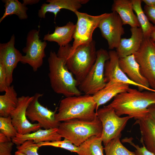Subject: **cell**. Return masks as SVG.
<instances>
[{
    "instance_id": "cell-17",
    "label": "cell",
    "mask_w": 155,
    "mask_h": 155,
    "mask_svg": "<svg viewBox=\"0 0 155 155\" xmlns=\"http://www.w3.org/2000/svg\"><path fill=\"white\" fill-rule=\"evenodd\" d=\"M131 37L121 38L116 52L119 58L134 54L140 49L144 38L141 27H131Z\"/></svg>"
},
{
    "instance_id": "cell-38",
    "label": "cell",
    "mask_w": 155,
    "mask_h": 155,
    "mask_svg": "<svg viewBox=\"0 0 155 155\" xmlns=\"http://www.w3.org/2000/svg\"><path fill=\"white\" fill-rule=\"evenodd\" d=\"M142 1L146 5L150 6H155V0H142Z\"/></svg>"
},
{
    "instance_id": "cell-14",
    "label": "cell",
    "mask_w": 155,
    "mask_h": 155,
    "mask_svg": "<svg viewBox=\"0 0 155 155\" xmlns=\"http://www.w3.org/2000/svg\"><path fill=\"white\" fill-rule=\"evenodd\" d=\"M15 36L13 34L8 42L0 43V64L5 70L9 86L13 81V71L18 63L21 62L23 55L15 47Z\"/></svg>"
},
{
    "instance_id": "cell-34",
    "label": "cell",
    "mask_w": 155,
    "mask_h": 155,
    "mask_svg": "<svg viewBox=\"0 0 155 155\" xmlns=\"http://www.w3.org/2000/svg\"><path fill=\"white\" fill-rule=\"evenodd\" d=\"M9 86L5 70L2 65L0 64V92H5Z\"/></svg>"
},
{
    "instance_id": "cell-9",
    "label": "cell",
    "mask_w": 155,
    "mask_h": 155,
    "mask_svg": "<svg viewBox=\"0 0 155 155\" xmlns=\"http://www.w3.org/2000/svg\"><path fill=\"white\" fill-rule=\"evenodd\" d=\"M39 30L33 29L28 33L26 46L22 51L25 54L23 55L21 62L30 66L33 71H36L42 65L46 57L45 50L47 45L46 41L40 39Z\"/></svg>"
},
{
    "instance_id": "cell-1",
    "label": "cell",
    "mask_w": 155,
    "mask_h": 155,
    "mask_svg": "<svg viewBox=\"0 0 155 155\" xmlns=\"http://www.w3.org/2000/svg\"><path fill=\"white\" fill-rule=\"evenodd\" d=\"M155 104V92L148 90L140 91L129 88L114 97L107 106L113 108L120 117L127 115L135 119L144 117L149 113L148 107Z\"/></svg>"
},
{
    "instance_id": "cell-16",
    "label": "cell",
    "mask_w": 155,
    "mask_h": 155,
    "mask_svg": "<svg viewBox=\"0 0 155 155\" xmlns=\"http://www.w3.org/2000/svg\"><path fill=\"white\" fill-rule=\"evenodd\" d=\"M89 0H47V3H44L38 10V15L40 18H45L47 12L53 13L55 20L57 13L62 9L71 11L74 13L86 4Z\"/></svg>"
},
{
    "instance_id": "cell-2",
    "label": "cell",
    "mask_w": 155,
    "mask_h": 155,
    "mask_svg": "<svg viewBox=\"0 0 155 155\" xmlns=\"http://www.w3.org/2000/svg\"><path fill=\"white\" fill-rule=\"evenodd\" d=\"M69 44L59 47L57 55L64 61L69 71L75 76L79 85L86 76L97 57L96 42L80 45L72 50Z\"/></svg>"
},
{
    "instance_id": "cell-39",
    "label": "cell",
    "mask_w": 155,
    "mask_h": 155,
    "mask_svg": "<svg viewBox=\"0 0 155 155\" xmlns=\"http://www.w3.org/2000/svg\"><path fill=\"white\" fill-rule=\"evenodd\" d=\"M150 38L152 41L155 42V25L154 26Z\"/></svg>"
},
{
    "instance_id": "cell-8",
    "label": "cell",
    "mask_w": 155,
    "mask_h": 155,
    "mask_svg": "<svg viewBox=\"0 0 155 155\" xmlns=\"http://www.w3.org/2000/svg\"><path fill=\"white\" fill-rule=\"evenodd\" d=\"M77 21L73 38L74 39L71 48L75 49L79 46L89 44L93 40L92 34L98 27L101 20L107 15L105 13L97 16H92L87 13L76 11L75 13Z\"/></svg>"
},
{
    "instance_id": "cell-25",
    "label": "cell",
    "mask_w": 155,
    "mask_h": 155,
    "mask_svg": "<svg viewBox=\"0 0 155 155\" xmlns=\"http://www.w3.org/2000/svg\"><path fill=\"white\" fill-rule=\"evenodd\" d=\"M101 135H93L78 147V155H104Z\"/></svg>"
},
{
    "instance_id": "cell-18",
    "label": "cell",
    "mask_w": 155,
    "mask_h": 155,
    "mask_svg": "<svg viewBox=\"0 0 155 155\" xmlns=\"http://www.w3.org/2000/svg\"><path fill=\"white\" fill-rule=\"evenodd\" d=\"M62 138L58 132L57 128L44 129H40L35 131L24 134L18 133L12 140L18 146L28 140H33L35 143L38 144L42 142L61 140Z\"/></svg>"
},
{
    "instance_id": "cell-13",
    "label": "cell",
    "mask_w": 155,
    "mask_h": 155,
    "mask_svg": "<svg viewBox=\"0 0 155 155\" xmlns=\"http://www.w3.org/2000/svg\"><path fill=\"white\" fill-rule=\"evenodd\" d=\"M34 97L22 96L18 97L17 107L10 115L13 124L19 134L31 133L41 128L38 123L30 122L26 115L27 107Z\"/></svg>"
},
{
    "instance_id": "cell-5",
    "label": "cell",
    "mask_w": 155,
    "mask_h": 155,
    "mask_svg": "<svg viewBox=\"0 0 155 155\" xmlns=\"http://www.w3.org/2000/svg\"><path fill=\"white\" fill-rule=\"evenodd\" d=\"M102 126L97 117L90 121L72 119L60 122L58 132L62 137L69 140L77 146L93 135H101Z\"/></svg>"
},
{
    "instance_id": "cell-29",
    "label": "cell",
    "mask_w": 155,
    "mask_h": 155,
    "mask_svg": "<svg viewBox=\"0 0 155 155\" xmlns=\"http://www.w3.org/2000/svg\"><path fill=\"white\" fill-rule=\"evenodd\" d=\"M0 133L10 139L12 140L16 136L18 133L13 124L10 116L0 117Z\"/></svg>"
},
{
    "instance_id": "cell-35",
    "label": "cell",
    "mask_w": 155,
    "mask_h": 155,
    "mask_svg": "<svg viewBox=\"0 0 155 155\" xmlns=\"http://www.w3.org/2000/svg\"><path fill=\"white\" fill-rule=\"evenodd\" d=\"M144 12L150 21L155 25V6H150L145 5Z\"/></svg>"
},
{
    "instance_id": "cell-7",
    "label": "cell",
    "mask_w": 155,
    "mask_h": 155,
    "mask_svg": "<svg viewBox=\"0 0 155 155\" xmlns=\"http://www.w3.org/2000/svg\"><path fill=\"white\" fill-rule=\"evenodd\" d=\"M96 113L102 123L101 137L104 146L111 140L121 137V131L131 118L128 116L120 117L113 108L107 106L98 109Z\"/></svg>"
},
{
    "instance_id": "cell-33",
    "label": "cell",
    "mask_w": 155,
    "mask_h": 155,
    "mask_svg": "<svg viewBox=\"0 0 155 155\" xmlns=\"http://www.w3.org/2000/svg\"><path fill=\"white\" fill-rule=\"evenodd\" d=\"M123 140V142L129 143L135 148V152L137 155H155L148 150L144 145L141 147H140L138 145H135L132 142L131 138H125Z\"/></svg>"
},
{
    "instance_id": "cell-32",
    "label": "cell",
    "mask_w": 155,
    "mask_h": 155,
    "mask_svg": "<svg viewBox=\"0 0 155 155\" xmlns=\"http://www.w3.org/2000/svg\"><path fill=\"white\" fill-rule=\"evenodd\" d=\"M14 144L11 139L0 133V155H12L11 152Z\"/></svg>"
},
{
    "instance_id": "cell-11",
    "label": "cell",
    "mask_w": 155,
    "mask_h": 155,
    "mask_svg": "<svg viewBox=\"0 0 155 155\" xmlns=\"http://www.w3.org/2000/svg\"><path fill=\"white\" fill-rule=\"evenodd\" d=\"M42 96L39 93L34 95L26 110L27 118L32 122H38L41 127L44 129L58 128L60 122H57L55 119L57 110L53 111L42 105L39 99Z\"/></svg>"
},
{
    "instance_id": "cell-12",
    "label": "cell",
    "mask_w": 155,
    "mask_h": 155,
    "mask_svg": "<svg viewBox=\"0 0 155 155\" xmlns=\"http://www.w3.org/2000/svg\"><path fill=\"white\" fill-rule=\"evenodd\" d=\"M123 25L119 15L114 11L108 13L100 21L98 28L102 36L107 40L109 49H116L118 46L125 33Z\"/></svg>"
},
{
    "instance_id": "cell-10",
    "label": "cell",
    "mask_w": 155,
    "mask_h": 155,
    "mask_svg": "<svg viewBox=\"0 0 155 155\" xmlns=\"http://www.w3.org/2000/svg\"><path fill=\"white\" fill-rule=\"evenodd\" d=\"M134 55L142 75L155 90V42L144 37L140 48Z\"/></svg>"
},
{
    "instance_id": "cell-24",
    "label": "cell",
    "mask_w": 155,
    "mask_h": 155,
    "mask_svg": "<svg viewBox=\"0 0 155 155\" xmlns=\"http://www.w3.org/2000/svg\"><path fill=\"white\" fill-rule=\"evenodd\" d=\"M5 92L0 96V117H7L16 108L18 97L13 85L9 86Z\"/></svg>"
},
{
    "instance_id": "cell-37",
    "label": "cell",
    "mask_w": 155,
    "mask_h": 155,
    "mask_svg": "<svg viewBox=\"0 0 155 155\" xmlns=\"http://www.w3.org/2000/svg\"><path fill=\"white\" fill-rule=\"evenodd\" d=\"M40 0H23V3L25 5H32L38 3Z\"/></svg>"
},
{
    "instance_id": "cell-22",
    "label": "cell",
    "mask_w": 155,
    "mask_h": 155,
    "mask_svg": "<svg viewBox=\"0 0 155 155\" xmlns=\"http://www.w3.org/2000/svg\"><path fill=\"white\" fill-rule=\"evenodd\" d=\"M111 10L118 14L123 25H129L131 27H140L137 17L133 11L131 0H114Z\"/></svg>"
},
{
    "instance_id": "cell-6",
    "label": "cell",
    "mask_w": 155,
    "mask_h": 155,
    "mask_svg": "<svg viewBox=\"0 0 155 155\" xmlns=\"http://www.w3.org/2000/svg\"><path fill=\"white\" fill-rule=\"evenodd\" d=\"M109 59L108 52L101 48L97 51L96 61L78 88L85 94L93 95L106 85L104 68L106 62Z\"/></svg>"
},
{
    "instance_id": "cell-30",
    "label": "cell",
    "mask_w": 155,
    "mask_h": 155,
    "mask_svg": "<svg viewBox=\"0 0 155 155\" xmlns=\"http://www.w3.org/2000/svg\"><path fill=\"white\" fill-rule=\"evenodd\" d=\"M37 144L40 147L43 146H51L63 148L76 153L78 150V146L65 139H64L63 140L42 142Z\"/></svg>"
},
{
    "instance_id": "cell-27",
    "label": "cell",
    "mask_w": 155,
    "mask_h": 155,
    "mask_svg": "<svg viewBox=\"0 0 155 155\" xmlns=\"http://www.w3.org/2000/svg\"><path fill=\"white\" fill-rule=\"evenodd\" d=\"M133 10L136 14L144 37L150 38L154 25L150 23L142 9L141 0H131Z\"/></svg>"
},
{
    "instance_id": "cell-20",
    "label": "cell",
    "mask_w": 155,
    "mask_h": 155,
    "mask_svg": "<svg viewBox=\"0 0 155 155\" xmlns=\"http://www.w3.org/2000/svg\"><path fill=\"white\" fill-rule=\"evenodd\" d=\"M141 132L142 142L146 148L155 154V120L149 113L135 119Z\"/></svg>"
},
{
    "instance_id": "cell-28",
    "label": "cell",
    "mask_w": 155,
    "mask_h": 155,
    "mask_svg": "<svg viewBox=\"0 0 155 155\" xmlns=\"http://www.w3.org/2000/svg\"><path fill=\"white\" fill-rule=\"evenodd\" d=\"M120 137L111 140L104 146L105 155H137L135 152L129 150L121 144Z\"/></svg>"
},
{
    "instance_id": "cell-15",
    "label": "cell",
    "mask_w": 155,
    "mask_h": 155,
    "mask_svg": "<svg viewBox=\"0 0 155 155\" xmlns=\"http://www.w3.org/2000/svg\"><path fill=\"white\" fill-rule=\"evenodd\" d=\"M109 59L105 62L104 68V78L106 83L112 81L123 82L137 87L140 91L146 90L155 92L151 88H148L138 84L131 80L122 71L119 65V57L116 51L108 52Z\"/></svg>"
},
{
    "instance_id": "cell-21",
    "label": "cell",
    "mask_w": 155,
    "mask_h": 155,
    "mask_svg": "<svg viewBox=\"0 0 155 155\" xmlns=\"http://www.w3.org/2000/svg\"><path fill=\"white\" fill-rule=\"evenodd\" d=\"M129 85L116 81L107 83L103 88L92 95L96 104V112L100 105L105 104L117 94L127 91L129 88Z\"/></svg>"
},
{
    "instance_id": "cell-31",
    "label": "cell",
    "mask_w": 155,
    "mask_h": 155,
    "mask_svg": "<svg viewBox=\"0 0 155 155\" xmlns=\"http://www.w3.org/2000/svg\"><path fill=\"white\" fill-rule=\"evenodd\" d=\"M39 148L37 144L31 140H27L16 147L17 150L22 152L27 155H40L38 153Z\"/></svg>"
},
{
    "instance_id": "cell-19",
    "label": "cell",
    "mask_w": 155,
    "mask_h": 155,
    "mask_svg": "<svg viewBox=\"0 0 155 155\" xmlns=\"http://www.w3.org/2000/svg\"><path fill=\"white\" fill-rule=\"evenodd\" d=\"M119 65L122 71L132 81L148 88H150L147 80L142 75L140 66L134 54L120 58Z\"/></svg>"
},
{
    "instance_id": "cell-40",
    "label": "cell",
    "mask_w": 155,
    "mask_h": 155,
    "mask_svg": "<svg viewBox=\"0 0 155 155\" xmlns=\"http://www.w3.org/2000/svg\"><path fill=\"white\" fill-rule=\"evenodd\" d=\"M14 155H27L24 153L19 151H16Z\"/></svg>"
},
{
    "instance_id": "cell-36",
    "label": "cell",
    "mask_w": 155,
    "mask_h": 155,
    "mask_svg": "<svg viewBox=\"0 0 155 155\" xmlns=\"http://www.w3.org/2000/svg\"><path fill=\"white\" fill-rule=\"evenodd\" d=\"M149 113L155 120V104L149 106L148 107Z\"/></svg>"
},
{
    "instance_id": "cell-4",
    "label": "cell",
    "mask_w": 155,
    "mask_h": 155,
    "mask_svg": "<svg viewBox=\"0 0 155 155\" xmlns=\"http://www.w3.org/2000/svg\"><path fill=\"white\" fill-rule=\"evenodd\" d=\"M96 108L92 95L65 97L60 102L55 119L58 122L75 119L93 120L97 117Z\"/></svg>"
},
{
    "instance_id": "cell-23",
    "label": "cell",
    "mask_w": 155,
    "mask_h": 155,
    "mask_svg": "<svg viewBox=\"0 0 155 155\" xmlns=\"http://www.w3.org/2000/svg\"><path fill=\"white\" fill-rule=\"evenodd\" d=\"M75 27L76 24L71 22H69L63 26H56L54 32L45 35L43 40L56 42L59 47L65 46L69 44L73 39Z\"/></svg>"
},
{
    "instance_id": "cell-3",
    "label": "cell",
    "mask_w": 155,
    "mask_h": 155,
    "mask_svg": "<svg viewBox=\"0 0 155 155\" xmlns=\"http://www.w3.org/2000/svg\"><path fill=\"white\" fill-rule=\"evenodd\" d=\"M48 74L51 87L56 93L65 97L82 95L79 84L67 67L64 60L51 51L48 59Z\"/></svg>"
},
{
    "instance_id": "cell-26",
    "label": "cell",
    "mask_w": 155,
    "mask_h": 155,
    "mask_svg": "<svg viewBox=\"0 0 155 155\" xmlns=\"http://www.w3.org/2000/svg\"><path fill=\"white\" fill-rule=\"evenodd\" d=\"M5 3L4 12L0 19V23L7 17L15 15L20 20H25L28 18L27 11L28 8L26 6L18 0H2Z\"/></svg>"
}]
</instances>
